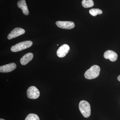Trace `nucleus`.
Segmentation results:
<instances>
[{"mask_svg": "<svg viewBox=\"0 0 120 120\" xmlns=\"http://www.w3.org/2000/svg\"><path fill=\"white\" fill-rule=\"evenodd\" d=\"M31 41H26L17 43L11 47V50L12 52H17L22 51L30 47L32 45Z\"/></svg>", "mask_w": 120, "mask_h": 120, "instance_id": "nucleus-3", "label": "nucleus"}, {"mask_svg": "<svg viewBox=\"0 0 120 120\" xmlns=\"http://www.w3.org/2000/svg\"><path fill=\"white\" fill-rule=\"evenodd\" d=\"M17 6L19 8L22 9L23 13L24 15H29L28 7L25 0H20L17 3Z\"/></svg>", "mask_w": 120, "mask_h": 120, "instance_id": "nucleus-10", "label": "nucleus"}, {"mask_svg": "<svg viewBox=\"0 0 120 120\" xmlns=\"http://www.w3.org/2000/svg\"><path fill=\"white\" fill-rule=\"evenodd\" d=\"M104 58L106 59H109L111 61H115L117 60L118 55L115 52L111 50L106 51L104 54Z\"/></svg>", "mask_w": 120, "mask_h": 120, "instance_id": "nucleus-9", "label": "nucleus"}, {"mask_svg": "<svg viewBox=\"0 0 120 120\" xmlns=\"http://www.w3.org/2000/svg\"><path fill=\"white\" fill-rule=\"evenodd\" d=\"M56 26L62 29L71 30L74 28L75 24L73 22L71 21H60L56 22Z\"/></svg>", "mask_w": 120, "mask_h": 120, "instance_id": "nucleus-5", "label": "nucleus"}, {"mask_svg": "<svg viewBox=\"0 0 120 120\" xmlns=\"http://www.w3.org/2000/svg\"><path fill=\"white\" fill-rule=\"evenodd\" d=\"M70 49L68 45L64 44L61 45L57 51V55L59 57L62 58L66 56Z\"/></svg>", "mask_w": 120, "mask_h": 120, "instance_id": "nucleus-7", "label": "nucleus"}, {"mask_svg": "<svg viewBox=\"0 0 120 120\" xmlns=\"http://www.w3.org/2000/svg\"><path fill=\"white\" fill-rule=\"evenodd\" d=\"M34 55L31 53H28L24 56L20 60V62L22 65H26L32 60Z\"/></svg>", "mask_w": 120, "mask_h": 120, "instance_id": "nucleus-11", "label": "nucleus"}, {"mask_svg": "<svg viewBox=\"0 0 120 120\" xmlns=\"http://www.w3.org/2000/svg\"><path fill=\"white\" fill-rule=\"evenodd\" d=\"M26 94L28 98L31 99L38 98L40 95L39 90L34 86H31L29 87L27 91Z\"/></svg>", "mask_w": 120, "mask_h": 120, "instance_id": "nucleus-4", "label": "nucleus"}, {"mask_svg": "<svg viewBox=\"0 0 120 120\" xmlns=\"http://www.w3.org/2000/svg\"><path fill=\"white\" fill-rule=\"evenodd\" d=\"M83 7L85 8H91L94 5V2L92 0H83L82 1Z\"/></svg>", "mask_w": 120, "mask_h": 120, "instance_id": "nucleus-12", "label": "nucleus"}, {"mask_svg": "<svg viewBox=\"0 0 120 120\" xmlns=\"http://www.w3.org/2000/svg\"><path fill=\"white\" fill-rule=\"evenodd\" d=\"M101 69L98 65H94L86 71L84 76L88 79H93L97 78L99 75Z\"/></svg>", "mask_w": 120, "mask_h": 120, "instance_id": "nucleus-1", "label": "nucleus"}, {"mask_svg": "<svg viewBox=\"0 0 120 120\" xmlns=\"http://www.w3.org/2000/svg\"><path fill=\"white\" fill-rule=\"evenodd\" d=\"M117 79L118 81H120V75L118 76V77H117Z\"/></svg>", "mask_w": 120, "mask_h": 120, "instance_id": "nucleus-15", "label": "nucleus"}, {"mask_svg": "<svg viewBox=\"0 0 120 120\" xmlns=\"http://www.w3.org/2000/svg\"><path fill=\"white\" fill-rule=\"evenodd\" d=\"M16 68V65L14 63L3 65L0 67V72L2 73H8L14 71Z\"/></svg>", "mask_w": 120, "mask_h": 120, "instance_id": "nucleus-8", "label": "nucleus"}, {"mask_svg": "<svg viewBox=\"0 0 120 120\" xmlns=\"http://www.w3.org/2000/svg\"><path fill=\"white\" fill-rule=\"evenodd\" d=\"M89 12L91 15L96 16L97 15L102 14V11L99 9L92 8L90 9Z\"/></svg>", "mask_w": 120, "mask_h": 120, "instance_id": "nucleus-13", "label": "nucleus"}, {"mask_svg": "<svg viewBox=\"0 0 120 120\" xmlns=\"http://www.w3.org/2000/svg\"><path fill=\"white\" fill-rule=\"evenodd\" d=\"M25 33V30L23 28L17 27L13 29L8 35V38L9 40L16 38Z\"/></svg>", "mask_w": 120, "mask_h": 120, "instance_id": "nucleus-6", "label": "nucleus"}, {"mask_svg": "<svg viewBox=\"0 0 120 120\" xmlns=\"http://www.w3.org/2000/svg\"><path fill=\"white\" fill-rule=\"evenodd\" d=\"M0 120H4V119H2V118H0Z\"/></svg>", "mask_w": 120, "mask_h": 120, "instance_id": "nucleus-16", "label": "nucleus"}, {"mask_svg": "<svg viewBox=\"0 0 120 120\" xmlns=\"http://www.w3.org/2000/svg\"><path fill=\"white\" fill-rule=\"evenodd\" d=\"M25 120H40V119L37 114L30 113L27 115Z\"/></svg>", "mask_w": 120, "mask_h": 120, "instance_id": "nucleus-14", "label": "nucleus"}, {"mask_svg": "<svg viewBox=\"0 0 120 120\" xmlns=\"http://www.w3.org/2000/svg\"><path fill=\"white\" fill-rule=\"evenodd\" d=\"M57 45L58 46V45Z\"/></svg>", "mask_w": 120, "mask_h": 120, "instance_id": "nucleus-17", "label": "nucleus"}, {"mask_svg": "<svg viewBox=\"0 0 120 120\" xmlns=\"http://www.w3.org/2000/svg\"><path fill=\"white\" fill-rule=\"evenodd\" d=\"M80 111L84 117L87 118L91 114L90 105L88 102L83 100L80 101L79 105Z\"/></svg>", "mask_w": 120, "mask_h": 120, "instance_id": "nucleus-2", "label": "nucleus"}]
</instances>
